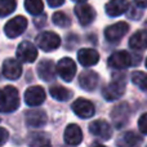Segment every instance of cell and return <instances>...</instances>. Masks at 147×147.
Listing matches in <instances>:
<instances>
[{
	"instance_id": "1",
	"label": "cell",
	"mask_w": 147,
	"mask_h": 147,
	"mask_svg": "<svg viewBox=\"0 0 147 147\" xmlns=\"http://www.w3.org/2000/svg\"><path fill=\"white\" fill-rule=\"evenodd\" d=\"M20 107V94L14 86L0 89V112H13Z\"/></svg>"
},
{
	"instance_id": "2",
	"label": "cell",
	"mask_w": 147,
	"mask_h": 147,
	"mask_svg": "<svg viewBox=\"0 0 147 147\" xmlns=\"http://www.w3.org/2000/svg\"><path fill=\"white\" fill-rule=\"evenodd\" d=\"M36 43H38L39 48L43 49L44 52H52L61 45V39L56 32L44 31L36 38Z\"/></svg>"
},
{
	"instance_id": "3",
	"label": "cell",
	"mask_w": 147,
	"mask_h": 147,
	"mask_svg": "<svg viewBox=\"0 0 147 147\" xmlns=\"http://www.w3.org/2000/svg\"><path fill=\"white\" fill-rule=\"evenodd\" d=\"M26 27H27V20L23 16H17V17L12 18L10 21H8L5 23L4 32L8 38L14 39L25 32Z\"/></svg>"
},
{
	"instance_id": "4",
	"label": "cell",
	"mask_w": 147,
	"mask_h": 147,
	"mask_svg": "<svg viewBox=\"0 0 147 147\" xmlns=\"http://www.w3.org/2000/svg\"><path fill=\"white\" fill-rule=\"evenodd\" d=\"M107 65H109L111 69L121 70L128 66L134 65V61H133L132 54H129L125 51H120V52H115V53H112L111 56H110L109 61H107Z\"/></svg>"
},
{
	"instance_id": "5",
	"label": "cell",
	"mask_w": 147,
	"mask_h": 147,
	"mask_svg": "<svg viewBox=\"0 0 147 147\" xmlns=\"http://www.w3.org/2000/svg\"><path fill=\"white\" fill-rule=\"evenodd\" d=\"M56 71L59 76H61L62 80H65V81L69 83V81L72 80L74 76H75V74H76V65L71 58L65 57V58L59 59V62L57 63Z\"/></svg>"
},
{
	"instance_id": "6",
	"label": "cell",
	"mask_w": 147,
	"mask_h": 147,
	"mask_svg": "<svg viewBox=\"0 0 147 147\" xmlns=\"http://www.w3.org/2000/svg\"><path fill=\"white\" fill-rule=\"evenodd\" d=\"M128 31H129V25L127 22H117L105 30V36L110 43H117L120 39L127 35Z\"/></svg>"
},
{
	"instance_id": "7",
	"label": "cell",
	"mask_w": 147,
	"mask_h": 147,
	"mask_svg": "<svg viewBox=\"0 0 147 147\" xmlns=\"http://www.w3.org/2000/svg\"><path fill=\"white\" fill-rule=\"evenodd\" d=\"M125 92V81L124 80H114L105 86L102 90V96L107 101H116L124 94Z\"/></svg>"
},
{
	"instance_id": "8",
	"label": "cell",
	"mask_w": 147,
	"mask_h": 147,
	"mask_svg": "<svg viewBox=\"0 0 147 147\" xmlns=\"http://www.w3.org/2000/svg\"><path fill=\"white\" fill-rule=\"evenodd\" d=\"M17 58L21 62L31 63L38 58V49L30 41H22L17 48Z\"/></svg>"
},
{
	"instance_id": "9",
	"label": "cell",
	"mask_w": 147,
	"mask_h": 147,
	"mask_svg": "<svg viewBox=\"0 0 147 147\" xmlns=\"http://www.w3.org/2000/svg\"><path fill=\"white\" fill-rule=\"evenodd\" d=\"M44 101H45V90L41 86L39 85L30 86L25 92V102L28 106L31 107L40 106Z\"/></svg>"
},
{
	"instance_id": "10",
	"label": "cell",
	"mask_w": 147,
	"mask_h": 147,
	"mask_svg": "<svg viewBox=\"0 0 147 147\" xmlns=\"http://www.w3.org/2000/svg\"><path fill=\"white\" fill-rule=\"evenodd\" d=\"M72 111L81 119H89L94 115V106L90 101L85 98H78L72 103Z\"/></svg>"
},
{
	"instance_id": "11",
	"label": "cell",
	"mask_w": 147,
	"mask_h": 147,
	"mask_svg": "<svg viewBox=\"0 0 147 147\" xmlns=\"http://www.w3.org/2000/svg\"><path fill=\"white\" fill-rule=\"evenodd\" d=\"M75 14L78 17L80 25L88 26L96 18V10L90 7L89 4H79L75 7Z\"/></svg>"
},
{
	"instance_id": "12",
	"label": "cell",
	"mask_w": 147,
	"mask_h": 147,
	"mask_svg": "<svg viewBox=\"0 0 147 147\" xmlns=\"http://www.w3.org/2000/svg\"><path fill=\"white\" fill-rule=\"evenodd\" d=\"M89 130L93 136L101 138V140H110L112 136V129L110 124L105 120H96V121L90 123L89 125Z\"/></svg>"
},
{
	"instance_id": "13",
	"label": "cell",
	"mask_w": 147,
	"mask_h": 147,
	"mask_svg": "<svg viewBox=\"0 0 147 147\" xmlns=\"http://www.w3.org/2000/svg\"><path fill=\"white\" fill-rule=\"evenodd\" d=\"M3 74L7 79L10 80H16L22 75V66L21 62L14 58H8L3 63Z\"/></svg>"
},
{
	"instance_id": "14",
	"label": "cell",
	"mask_w": 147,
	"mask_h": 147,
	"mask_svg": "<svg viewBox=\"0 0 147 147\" xmlns=\"http://www.w3.org/2000/svg\"><path fill=\"white\" fill-rule=\"evenodd\" d=\"M26 124L32 128H41L47 124V114L43 110H30L25 115Z\"/></svg>"
},
{
	"instance_id": "15",
	"label": "cell",
	"mask_w": 147,
	"mask_h": 147,
	"mask_svg": "<svg viewBox=\"0 0 147 147\" xmlns=\"http://www.w3.org/2000/svg\"><path fill=\"white\" fill-rule=\"evenodd\" d=\"M79 85L84 89V90L92 92L97 88L98 85V75L97 72L92 71V70H85L84 72L80 74L79 76Z\"/></svg>"
},
{
	"instance_id": "16",
	"label": "cell",
	"mask_w": 147,
	"mask_h": 147,
	"mask_svg": "<svg viewBox=\"0 0 147 147\" xmlns=\"http://www.w3.org/2000/svg\"><path fill=\"white\" fill-rule=\"evenodd\" d=\"M78 59L83 66L90 67L98 63L99 61V54L96 49L92 48H84L78 52Z\"/></svg>"
},
{
	"instance_id": "17",
	"label": "cell",
	"mask_w": 147,
	"mask_h": 147,
	"mask_svg": "<svg viewBox=\"0 0 147 147\" xmlns=\"http://www.w3.org/2000/svg\"><path fill=\"white\" fill-rule=\"evenodd\" d=\"M143 138L134 132H125L117 138V147H141Z\"/></svg>"
},
{
	"instance_id": "18",
	"label": "cell",
	"mask_w": 147,
	"mask_h": 147,
	"mask_svg": "<svg viewBox=\"0 0 147 147\" xmlns=\"http://www.w3.org/2000/svg\"><path fill=\"white\" fill-rule=\"evenodd\" d=\"M129 9L128 0H110L106 4V13L110 17H119Z\"/></svg>"
},
{
	"instance_id": "19",
	"label": "cell",
	"mask_w": 147,
	"mask_h": 147,
	"mask_svg": "<svg viewBox=\"0 0 147 147\" xmlns=\"http://www.w3.org/2000/svg\"><path fill=\"white\" fill-rule=\"evenodd\" d=\"M83 141V132L76 124H70L65 130V142L70 146H76Z\"/></svg>"
},
{
	"instance_id": "20",
	"label": "cell",
	"mask_w": 147,
	"mask_h": 147,
	"mask_svg": "<svg viewBox=\"0 0 147 147\" xmlns=\"http://www.w3.org/2000/svg\"><path fill=\"white\" fill-rule=\"evenodd\" d=\"M38 75L44 81H52L56 78V66L52 61L44 59L38 65Z\"/></svg>"
},
{
	"instance_id": "21",
	"label": "cell",
	"mask_w": 147,
	"mask_h": 147,
	"mask_svg": "<svg viewBox=\"0 0 147 147\" xmlns=\"http://www.w3.org/2000/svg\"><path fill=\"white\" fill-rule=\"evenodd\" d=\"M112 120H114L115 125L117 128H121L125 123L129 119V107H128L127 103H121L117 107H115L114 111L111 114Z\"/></svg>"
},
{
	"instance_id": "22",
	"label": "cell",
	"mask_w": 147,
	"mask_h": 147,
	"mask_svg": "<svg viewBox=\"0 0 147 147\" xmlns=\"http://www.w3.org/2000/svg\"><path fill=\"white\" fill-rule=\"evenodd\" d=\"M129 47L134 51H143L147 48V31L141 30L133 34L129 39Z\"/></svg>"
},
{
	"instance_id": "23",
	"label": "cell",
	"mask_w": 147,
	"mask_h": 147,
	"mask_svg": "<svg viewBox=\"0 0 147 147\" xmlns=\"http://www.w3.org/2000/svg\"><path fill=\"white\" fill-rule=\"evenodd\" d=\"M51 96L53 97L54 99L57 101H69L70 98L72 97V92L70 89L65 88V86H61V85H56V86H52L51 88Z\"/></svg>"
},
{
	"instance_id": "24",
	"label": "cell",
	"mask_w": 147,
	"mask_h": 147,
	"mask_svg": "<svg viewBox=\"0 0 147 147\" xmlns=\"http://www.w3.org/2000/svg\"><path fill=\"white\" fill-rule=\"evenodd\" d=\"M25 8L30 14L38 16L40 13H43L44 9L43 0H25Z\"/></svg>"
},
{
	"instance_id": "25",
	"label": "cell",
	"mask_w": 147,
	"mask_h": 147,
	"mask_svg": "<svg viewBox=\"0 0 147 147\" xmlns=\"http://www.w3.org/2000/svg\"><path fill=\"white\" fill-rule=\"evenodd\" d=\"M132 81L141 89L142 92L147 93V74L141 72V71H136L132 75Z\"/></svg>"
},
{
	"instance_id": "26",
	"label": "cell",
	"mask_w": 147,
	"mask_h": 147,
	"mask_svg": "<svg viewBox=\"0 0 147 147\" xmlns=\"http://www.w3.org/2000/svg\"><path fill=\"white\" fill-rule=\"evenodd\" d=\"M53 23L58 27H69L71 25V20L63 12H56L53 14Z\"/></svg>"
},
{
	"instance_id": "27",
	"label": "cell",
	"mask_w": 147,
	"mask_h": 147,
	"mask_svg": "<svg viewBox=\"0 0 147 147\" xmlns=\"http://www.w3.org/2000/svg\"><path fill=\"white\" fill-rule=\"evenodd\" d=\"M16 0H0V17L9 16L16 9Z\"/></svg>"
},
{
	"instance_id": "28",
	"label": "cell",
	"mask_w": 147,
	"mask_h": 147,
	"mask_svg": "<svg viewBox=\"0 0 147 147\" xmlns=\"http://www.w3.org/2000/svg\"><path fill=\"white\" fill-rule=\"evenodd\" d=\"M47 142H48V138L44 134H41V133H38V134H34L32 137H31L30 146L31 147H41L44 145H48Z\"/></svg>"
},
{
	"instance_id": "29",
	"label": "cell",
	"mask_w": 147,
	"mask_h": 147,
	"mask_svg": "<svg viewBox=\"0 0 147 147\" xmlns=\"http://www.w3.org/2000/svg\"><path fill=\"white\" fill-rule=\"evenodd\" d=\"M138 128L143 134H147V114H143L138 120Z\"/></svg>"
},
{
	"instance_id": "30",
	"label": "cell",
	"mask_w": 147,
	"mask_h": 147,
	"mask_svg": "<svg viewBox=\"0 0 147 147\" xmlns=\"http://www.w3.org/2000/svg\"><path fill=\"white\" fill-rule=\"evenodd\" d=\"M8 138H9V133H8V130L5 129V128L0 127V147L7 143Z\"/></svg>"
},
{
	"instance_id": "31",
	"label": "cell",
	"mask_w": 147,
	"mask_h": 147,
	"mask_svg": "<svg viewBox=\"0 0 147 147\" xmlns=\"http://www.w3.org/2000/svg\"><path fill=\"white\" fill-rule=\"evenodd\" d=\"M47 1H48V4L52 8H57V7H61L65 3V0H47Z\"/></svg>"
},
{
	"instance_id": "32",
	"label": "cell",
	"mask_w": 147,
	"mask_h": 147,
	"mask_svg": "<svg viewBox=\"0 0 147 147\" xmlns=\"http://www.w3.org/2000/svg\"><path fill=\"white\" fill-rule=\"evenodd\" d=\"M136 5H138V8L143 9V8H147V0H134Z\"/></svg>"
},
{
	"instance_id": "33",
	"label": "cell",
	"mask_w": 147,
	"mask_h": 147,
	"mask_svg": "<svg viewBox=\"0 0 147 147\" xmlns=\"http://www.w3.org/2000/svg\"><path fill=\"white\" fill-rule=\"evenodd\" d=\"M90 147H106V146H103V145H101V143H92Z\"/></svg>"
},
{
	"instance_id": "34",
	"label": "cell",
	"mask_w": 147,
	"mask_h": 147,
	"mask_svg": "<svg viewBox=\"0 0 147 147\" xmlns=\"http://www.w3.org/2000/svg\"><path fill=\"white\" fill-rule=\"evenodd\" d=\"M72 1H76V3H80V4H84L86 0H72Z\"/></svg>"
},
{
	"instance_id": "35",
	"label": "cell",
	"mask_w": 147,
	"mask_h": 147,
	"mask_svg": "<svg viewBox=\"0 0 147 147\" xmlns=\"http://www.w3.org/2000/svg\"><path fill=\"white\" fill-rule=\"evenodd\" d=\"M41 147H52L51 145H44V146H41Z\"/></svg>"
},
{
	"instance_id": "36",
	"label": "cell",
	"mask_w": 147,
	"mask_h": 147,
	"mask_svg": "<svg viewBox=\"0 0 147 147\" xmlns=\"http://www.w3.org/2000/svg\"><path fill=\"white\" fill-rule=\"evenodd\" d=\"M146 67H147V58H146Z\"/></svg>"
}]
</instances>
